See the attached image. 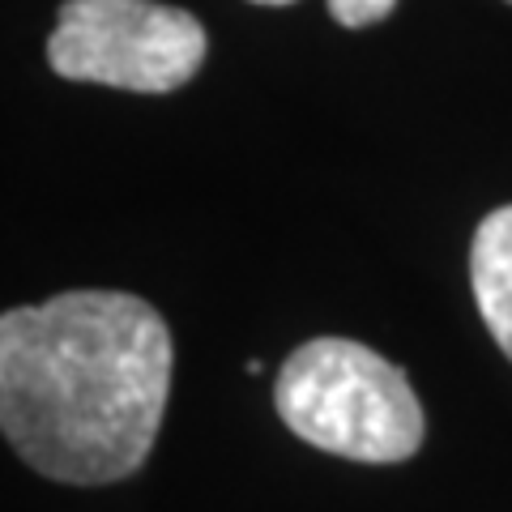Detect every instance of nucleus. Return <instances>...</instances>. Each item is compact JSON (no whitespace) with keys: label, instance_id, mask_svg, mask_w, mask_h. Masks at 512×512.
<instances>
[{"label":"nucleus","instance_id":"f257e3e1","mask_svg":"<svg viewBox=\"0 0 512 512\" xmlns=\"http://www.w3.org/2000/svg\"><path fill=\"white\" fill-rule=\"evenodd\" d=\"M171 329L128 291H64L0 316V431L69 487L133 478L171 393Z\"/></svg>","mask_w":512,"mask_h":512},{"label":"nucleus","instance_id":"f03ea898","mask_svg":"<svg viewBox=\"0 0 512 512\" xmlns=\"http://www.w3.org/2000/svg\"><path fill=\"white\" fill-rule=\"evenodd\" d=\"M274 406L303 444L363 466L410 461L427 436V414L406 372L350 338H312L291 350Z\"/></svg>","mask_w":512,"mask_h":512},{"label":"nucleus","instance_id":"7ed1b4c3","mask_svg":"<svg viewBox=\"0 0 512 512\" xmlns=\"http://www.w3.org/2000/svg\"><path fill=\"white\" fill-rule=\"evenodd\" d=\"M47 60L60 77L128 94H167L197 77L205 30L158 0H64Z\"/></svg>","mask_w":512,"mask_h":512},{"label":"nucleus","instance_id":"20e7f679","mask_svg":"<svg viewBox=\"0 0 512 512\" xmlns=\"http://www.w3.org/2000/svg\"><path fill=\"white\" fill-rule=\"evenodd\" d=\"M470 291L495 346L512 359V205L478 222L470 244Z\"/></svg>","mask_w":512,"mask_h":512},{"label":"nucleus","instance_id":"39448f33","mask_svg":"<svg viewBox=\"0 0 512 512\" xmlns=\"http://www.w3.org/2000/svg\"><path fill=\"white\" fill-rule=\"evenodd\" d=\"M393 9H397V0H329L333 22H338V26H350V30L376 26V22L389 18Z\"/></svg>","mask_w":512,"mask_h":512},{"label":"nucleus","instance_id":"423d86ee","mask_svg":"<svg viewBox=\"0 0 512 512\" xmlns=\"http://www.w3.org/2000/svg\"><path fill=\"white\" fill-rule=\"evenodd\" d=\"M252 5H295V0H252Z\"/></svg>","mask_w":512,"mask_h":512},{"label":"nucleus","instance_id":"0eeeda50","mask_svg":"<svg viewBox=\"0 0 512 512\" xmlns=\"http://www.w3.org/2000/svg\"><path fill=\"white\" fill-rule=\"evenodd\" d=\"M508 5H512V0H508Z\"/></svg>","mask_w":512,"mask_h":512}]
</instances>
